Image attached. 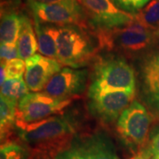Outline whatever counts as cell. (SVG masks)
<instances>
[{"instance_id":"cell-1","label":"cell","mask_w":159,"mask_h":159,"mask_svg":"<svg viewBox=\"0 0 159 159\" xmlns=\"http://www.w3.org/2000/svg\"><path fill=\"white\" fill-rule=\"evenodd\" d=\"M16 126L29 159H57L73 147L75 128L63 116Z\"/></svg>"},{"instance_id":"cell-2","label":"cell","mask_w":159,"mask_h":159,"mask_svg":"<svg viewBox=\"0 0 159 159\" xmlns=\"http://www.w3.org/2000/svg\"><path fill=\"white\" fill-rule=\"evenodd\" d=\"M57 46V60L73 68L85 66L96 53V45L86 29L78 26H51Z\"/></svg>"},{"instance_id":"cell-3","label":"cell","mask_w":159,"mask_h":159,"mask_svg":"<svg viewBox=\"0 0 159 159\" xmlns=\"http://www.w3.org/2000/svg\"><path fill=\"white\" fill-rule=\"evenodd\" d=\"M33 18L41 23L55 26H78L91 29L85 11L79 0H62L52 4H43L34 0H26Z\"/></svg>"},{"instance_id":"cell-4","label":"cell","mask_w":159,"mask_h":159,"mask_svg":"<svg viewBox=\"0 0 159 159\" xmlns=\"http://www.w3.org/2000/svg\"><path fill=\"white\" fill-rule=\"evenodd\" d=\"M135 83L134 72L124 59L107 58L96 65L89 88L135 92Z\"/></svg>"},{"instance_id":"cell-5","label":"cell","mask_w":159,"mask_h":159,"mask_svg":"<svg viewBox=\"0 0 159 159\" xmlns=\"http://www.w3.org/2000/svg\"><path fill=\"white\" fill-rule=\"evenodd\" d=\"M151 121L147 109L134 100L118 119L117 132L128 147L141 148L148 141Z\"/></svg>"},{"instance_id":"cell-6","label":"cell","mask_w":159,"mask_h":159,"mask_svg":"<svg viewBox=\"0 0 159 159\" xmlns=\"http://www.w3.org/2000/svg\"><path fill=\"white\" fill-rule=\"evenodd\" d=\"M71 100L61 101L44 92L29 93L18 102L16 125L40 121L60 112Z\"/></svg>"},{"instance_id":"cell-7","label":"cell","mask_w":159,"mask_h":159,"mask_svg":"<svg viewBox=\"0 0 159 159\" xmlns=\"http://www.w3.org/2000/svg\"><path fill=\"white\" fill-rule=\"evenodd\" d=\"M79 2L93 30L123 28L134 19V14L119 9L111 0H79Z\"/></svg>"},{"instance_id":"cell-8","label":"cell","mask_w":159,"mask_h":159,"mask_svg":"<svg viewBox=\"0 0 159 159\" xmlns=\"http://www.w3.org/2000/svg\"><path fill=\"white\" fill-rule=\"evenodd\" d=\"M135 92L100 90L89 88V110L105 123H112L134 101Z\"/></svg>"},{"instance_id":"cell-9","label":"cell","mask_w":159,"mask_h":159,"mask_svg":"<svg viewBox=\"0 0 159 159\" xmlns=\"http://www.w3.org/2000/svg\"><path fill=\"white\" fill-rule=\"evenodd\" d=\"M88 72L73 67H64L55 74L44 88V93L56 99L66 101L85 90Z\"/></svg>"},{"instance_id":"cell-10","label":"cell","mask_w":159,"mask_h":159,"mask_svg":"<svg viewBox=\"0 0 159 159\" xmlns=\"http://www.w3.org/2000/svg\"><path fill=\"white\" fill-rule=\"evenodd\" d=\"M25 62V82L29 90L33 92H40L44 89L51 78L61 70L62 66L57 59L45 57L42 54H34L26 59Z\"/></svg>"},{"instance_id":"cell-11","label":"cell","mask_w":159,"mask_h":159,"mask_svg":"<svg viewBox=\"0 0 159 159\" xmlns=\"http://www.w3.org/2000/svg\"><path fill=\"white\" fill-rule=\"evenodd\" d=\"M59 159H120L110 141L104 137H91L69 149Z\"/></svg>"},{"instance_id":"cell-12","label":"cell","mask_w":159,"mask_h":159,"mask_svg":"<svg viewBox=\"0 0 159 159\" xmlns=\"http://www.w3.org/2000/svg\"><path fill=\"white\" fill-rule=\"evenodd\" d=\"M142 78L146 99L159 118V53L145 59L142 67Z\"/></svg>"},{"instance_id":"cell-13","label":"cell","mask_w":159,"mask_h":159,"mask_svg":"<svg viewBox=\"0 0 159 159\" xmlns=\"http://www.w3.org/2000/svg\"><path fill=\"white\" fill-rule=\"evenodd\" d=\"M21 20L22 13H20L15 8L2 6L0 27L1 43L17 44Z\"/></svg>"},{"instance_id":"cell-14","label":"cell","mask_w":159,"mask_h":159,"mask_svg":"<svg viewBox=\"0 0 159 159\" xmlns=\"http://www.w3.org/2000/svg\"><path fill=\"white\" fill-rule=\"evenodd\" d=\"M19 58L26 60L34 56L38 50V43L34 31V28L27 15L22 14L21 28L17 41Z\"/></svg>"},{"instance_id":"cell-15","label":"cell","mask_w":159,"mask_h":159,"mask_svg":"<svg viewBox=\"0 0 159 159\" xmlns=\"http://www.w3.org/2000/svg\"><path fill=\"white\" fill-rule=\"evenodd\" d=\"M18 102L10 98L1 96L0 99V128L2 143L6 142L10 136L13 125H16Z\"/></svg>"},{"instance_id":"cell-16","label":"cell","mask_w":159,"mask_h":159,"mask_svg":"<svg viewBox=\"0 0 159 159\" xmlns=\"http://www.w3.org/2000/svg\"><path fill=\"white\" fill-rule=\"evenodd\" d=\"M34 28L40 53L45 57L57 59V46L52 34L51 25H43V23L34 19Z\"/></svg>"},{"instance_id":"cell-17","label":"cell","mask_w":159,"mask_h":159,"mask_svg":"<svg viewBox=\"0 0 159 159\" xmlns=\"http://www.w3.org/2000/svg\"><path fill=\"white\" fill-rule=\"evenodd\" d=\"M134 20L152 33H159V0H151L134 14Z\"/></svg>"},{"instance_id":"cell-18","label":"cell","mask_w":159,"mask_h":159,"mask_svg":"<svg viewBox=\"0 0 159 159\" xmlns=\"http://www.w3.org/2000/svg\"><path fill=\"white\" fill-rule=\"evenodd\" d=\"M29 88L22 78L6 79L1 85V96L14 101H20L29 94Z\"/></svg>"},{"instance_id":"cell-19","label":"cell","mask_w":159,"mask_h":159,"mask_svg":"<svg viewBox=\"0 0 159 159\" xmlns=\"http://www.w3.org/2000/svg\"><path fill=\"white\" fill-rule=\"evenodd\" d=\"M0 159H29V151L21 144L6 142L1 145Z\"/></svg>"},{"instance_id":"cell-20","label":"cell","mask_w":159,"mask_h":159,"mask_svg":"<svg viewBox=\"0 0 159 159\" xmlns=\"http://www.w3.org/2000/svg\"><path fill=\"white\" fill-rule=\"evenodd\" d=\"M4 64L6 79L22 78L26 72V62L21 58H14L9 61H1Z\"/></svg>"},{"instance_id":"cell-21","label":"cell","mask_w":159,"mask_h":159,"mask_svg":"<svg viewBox=\"0 0 159 159\" xmlns=\"http://www.w3.org/2000/svg\"><path fill=\"white\" fill-rule=\"evenodd\" d=\"M119 9L132 14L136 13L151 0H111Z\"/></svg>"},{"instance_id":"cell-22","label":"cell","mask_w":159,"mask_h":159,"mask_svg":"<svg viewBox=\"0 0 159 159\" xmlns=\"http://www.w3.org/2000/svg\"><path fill=\"white\" fill-rule=\"evenodd\" d=\"M18 55L17 44L1 43V61H9L17 58Z\"/></svg>"},{"instance_id":"cell-23","label":"cell","mask_w":159,"mask_h":159,"mask_svg":"<svg viewBox=\"0 0 159 159\" xmlns=\"http://www.w3.org/2000/svg\"><path fill=\"white\" fill-rule=\"evenodd\" d=\"M146 152L150 159H159V130L151 138Z\"/></svg>"},{"instance_id":"cell-24","label":"cell","mask_w":159,"mask_h":159,"mask_svg":"<svg viewBox=\"0 0 159 159\" xmlns=\"http://www.w3.org/2000/svg\"><path fill=\"white\" fill-rule=\"evenodd\" d=\"M132 159H150L149 158V157H148V155L147 154L146 151H141V152H139V153L137 154L136 156L134 157V158Z\"/></svg>"},{"instance_id":"cell-25","label":"cell","mask_w":159,"mask_h":159,"mask_svg":"<svg viewBox=\"0 0 159 159\" xmlns=\"http://www.w3.org/2000/svg\"><path fill=\"white\" fill-rule=\"evenodd\" d=\"M34 1L43 3V4H52V3H57V2L62 1V0H34Z\"/></svg>"},{"instance_id":"cell-26","label":"cell","mask_w":159,"mask_h":159,"mask_svg":"<svg viewBox=\"0 0 159 159\" xmlns=\"http://www.w3.org/2000/svg\"><path fill=\"white\" fill-rule=\"evenodd\" d=\"M159 34V33H158V34Z\"/></svg>"},{"instance_id":"cell-27","label":"cell","mask_w":159,"mask_h":159,"mask_svg":"<svg viewBox=\"0 0 159 159\" xmlns=\"http://www.w3.org/2000/svg\"><path fill=\"white\" fill-rule=\"evenodd\" d=\"M151 159H153V158H151Z\"/></svg>"}]
</instances>
